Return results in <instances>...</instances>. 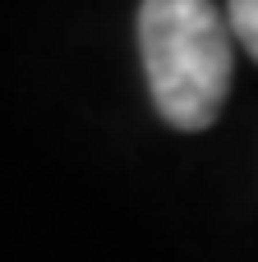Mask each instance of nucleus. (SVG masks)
Listing matches in <instances>:
<instances>
[{
    "instance_id": "1",
    "label": "nucleus",
    "mask_w": 258,
    "mask_h": 262,
    "mask_svg": "<svg viewBox=\"0 0 258 262\" xmlns=\"http://www.w3.org/2000/svg\"><path fill=\"white\" fill-rule=\"evenodd\" d=\"M138 51L157 115L171 129H208L235 78L231 23L212 0H143Z\"/></svg>"
},
{
    "instance_id": "2",
    "label": "nucleus",
    "mask_w": 258,
    "mask_h": 262,
    "mask_svg": "<svg viewBox=\"0 0 258 262\" xmlns=\"http://www.w3.org/2000/svg\"><path fill=\"white\" fill-rule=\"evenodd\" d=\"M226 23L231 37L258 60V0H226Z\"/></svg>"
}]
</instances>
